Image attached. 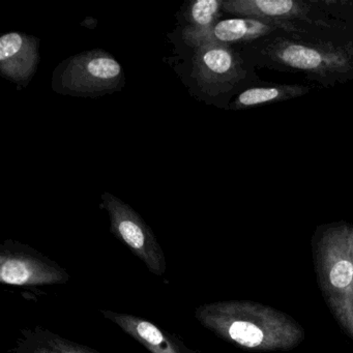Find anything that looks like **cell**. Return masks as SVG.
<instances>
[{"mask_svg": "<svg viewBox=\"0 0 353 353\" xmlns=\"http://www.w3.org/2000/svg\"><path fill=\"white\" fill-rule=\"evenodd\" d=\"M195 314L204 327L227 342L250 350H292L305 338V330L294 318L256 301L206 303Z\"/></svg>", "mask_w": 353, "mask_h": 353, "instance_id": "obj_1", "label": "cell"}, {"mask_svg": "<svg viewBox=\"0 0 353 353\" xmlns=\"http://www.w3.org/2000/svg\"><path fill=\"white\" fill-rule=\"evenodd\" d=\"M257 67L296 72L324 86L353 80V41L303 40L274 34L254 44Z\"/></svg>", "mask_w": 353, "mask_h": 353, "instance_id": "obj_2", "label": "cell"}, {"mask_svg": "<svg viewBox=\"0 0 353 353\" xmlns=\"http://www.w3.org/2000/svg\"><path fill=\"white\" fill-rule=\"evenodd\" d=\"M348 1L330 0H228L222 10L241 17L268 20L285 26L303 40L351 42L352 26L346 19Z\"/></svg>", "mask_w": 353, "mask_h": 353, "instance_id": "obj_3", "label": "cell"}, {"mask_svg": "<svg viewBox=\"0 0 353 353\" xmlns=\"http://www.w3.org/2000/svg\"><path fill=\"white\" fill-rule=\"evenodd\" d=\"M313 259L320 290L343 332L353 340V255L350 225L332 223L314 234Z\"/></svg>", "mask_w": 353, "mask_h": 353, "instance_id": "obj_4", "label": "cell"}, {"mask_svg": "<svg viewBox=\"0 0 353 353\" xmlns=\"http://www.w3.org/2000/svg\"><path fill=\"white\" fill-rule=\"evenodd\" d=\"M102 198L103 206L110 216L113 234L125 243L152 274L163 276L166 272V260L152 229L119 198L109 193Z\"/></svg>", "mask_w": 353, "mask_h": 353, "instance_id": "obj_5", "label": "cell"}, {"mask_svg": "<svg viewBox=\"0 0 353 353\" xmlns=\"http://www.w3.org/2000/svg\"><path fill=\"white\" fill-rule=\"evenodd\" d=\"M0 280L15 286H45L65 283L69 274L44 256L11 245L1 249Z\"/></svg>", "mask_w": 353, "mask_h": 353, "instance_id": "obj_6", "label": "cell"}, {"mask_svg": "<svg viewBox=\"0 0 353 353\" xmlns=\"http://www.w3.org/2000/svg\"><path fill=\"white\" fill-rule=\"evenodd\" d=\"M123 70L117 59L103 51L73 57L61 76V84L76 94H98L119 85Z\"/></svg>", "mask_w": 353, "mask_h": 353, "instance_id": "obj_7", "label": "cell"}, {"mask_svg": "<svg viewBox=\"0 0 353 353\" xmlns=\"http://www.w3.org/2000/svg\"><path fill=\"white\" fill-rule=\"evenodd\" d=\"M194 67L201 85L220 92L230 90L254 76L249 75L243 59L225 45H204L196 48Z\"/></svg>", "mask_w": 353, "mask_h": 353, "instance_id": "obj_8", "label": "cell"}, {"mask_svg": "<svg viewBox=\"0 0 353 353\" xmlns=\"http://www.w3.org/2000/svg\"><path fill=\"white\" fill-rule=\"evenodd\" d=\"M284 34L290 36L285 26L268 20L256 18H232L216 22V26L208 32H196L185 28L183 38L191 46L198 48L204 45L236 44V43L254 42L274 36Z\"/></svg>", "mask_w": 353, "mask_h": 353, "instance_id": "obj_9", "label": "cell"}, {"mask_svg": "<svg viewBox=\"0 0 353 353\" xmlns=\"http://www.w3.org/2000/svg\"><path fill=\"white\" fill-rule=\"evenodd\" d=\"M37 40L20 32H8L0 39V71L5 77L24 83L36 71Z\"/></svg>", "mask_w": 353, "mask_h": 353, "instance_id": "obj_10", "label": "cell"}, {"mask_svg": "<svg viewBox=\"0 0 353 353\" xmlns=\"http://www.w3.org/2000/svg\"><path fill=\"white\" fill-rule=\"evenodd\" d=\"M101 312L107 319L117 323L152 353H195L187 348L179 339L144 318L115 313L109 310H101Z\"/></svg>", "mask_w": 353, "mask_h": 353, "instance_id": "obj_11", "label": "cell"}, {"mask_svg": "<svg viewBox=\"0 0 353 353\" xmlns=\"http://www.w3.org/2000/svg\"><path fill=\"white\" fill-rule=\"evenodd\" d=\"M14 353H101L67 340L46 330L37 328L22 338Z\"/></svg>", "mask_w": 353, "mask_h": 353, "instance_id": "obj_12", "label": "cell"}, {"mask_svg": "<svg viewBox=\"0 0 353 353\" xmlns=\"http://www.w3.org/2000/svg\"><path fill=\"white\" fill-rule=\"evenodd\" d=\"M309 92L310 88L307 86L296 85V84L258 86V88H251L243 90L241 94H239L232 106L234 109L250 108V107L299 98Z\"/></svg>", "mask_w": 353, "mask_h": 353, "instance_id": "obj_13", "label": "cell"}, {"mask_svg": "<svg viewBox=\"0 0 353 353\" xmlns=\"http://www.w3.org/2000/svg\"><path fill=\"white\" fill-rule=\"evenodd\" d=\"M222 0H198L189 10V30L196 32H208L216 26L219 12L222 9Z\"/></svg>", "mask_w": 353, "mask_h": 353, "instance_id": "obj_14", "label": "cell"}, {"mask_svg": "<svg viewBox=\"0 0 353 353\" xmlns=\"http://www.w3.org/2000/svg\"><path fill=\"white\" fill-rule=\"evenodd\" d=\"M350 243H351V249H352V255H353V224L350 225Z\"/></svg>", "mask_w": 353, "mask_h": 353, "instance_id": "obj_15", "label": "cell"}]
</instances>
